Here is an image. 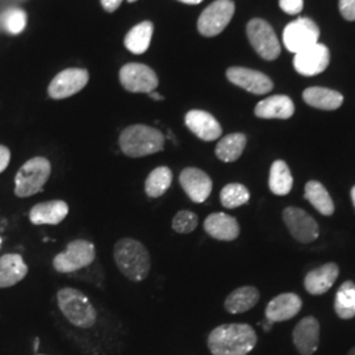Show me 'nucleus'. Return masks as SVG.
I'll return each mask as SVG.
<instances>
[{
    "instance_id": "12",
    "label": "nucleus",
    "mask_w": 355,
    "mask_h": 355,
    "mask_svg": "<svg viewBox=\"0 0 355 355\" xmlns=\"http://www.w3.org/2000/svg\"><path fill=\"white\" fill-rule=\"evenodd\" d=\"M120 82L129 92L149 94L158 87V76L146 64H128L120 70Z\"/></svg>"
},
{
    "instance_id": "30",
    "label": "nucleus",
    "mask_w": 355,
    "mask_h": 355,
    "mask_svg": "<svg viewBox=\"0 0 355 355\" xmlns=\"http://www.w3.org/2000/svg\"><path fill=\"white\" fill-rule=\"evenodd\" d=\"M173 183V171L167 166L155 167L145 180V193L157 199L165 195Z\"/></svg>"
},
{
    "instance_id": "15",
    "label": "nucleus",
    "mask_w": 355,
    "mask_h": 355,
    "mask_svg": "<svg viewBox=\"0 0 355 355\" xmlns=\"http://www.w3.org/2000/svg\"><path fill=\"white\" fill-rule=\"evenodd\" d=\"M227 78L230 83L252 92L254 95L268 94L274 89L272 80L261 71L246 67H230L227 70Z\"/></svg>"
},
{
    "instance_id": "22",
    "label": "nucleus",
    "mask_w": 355,
    "mask_h": 355,
    "mask_svg": "<svg viewBox=\"0 0 355 355\" xmlns=\"http://www.w3.org/2000/svg\"><path fill=\"white\" fill-rule=\"evenodd\" d=\"M254 114L259 119L287 120L295 114V105L287 95H274L255 105Z\"/></svg>"
},
{
    "instance_id": "17",
    "label": "nucleus",
    "mask_w": 355,
    "mask_h": 355,
    "mask_svg": "<svg viewBox=\"0 0 355 355\" xmlns=\"http://www.w3.org/2000/svg\"><path fill=\"white\" fill-rule=\"evenodd\" d=\"M184 123L191 132L203 141H215L223 135V128L209 112L192 110L184 116Z\"/></svg>"
},
{
    "instance_id": "10",
    "label": "nucleus",
    "mask_w": 355,
    "mask_h": 355,
    "mask_svg": "<svg viewBox=\"0 0 355 355\" xmlns=\"http://www.w3.org/2000/svg\"><path fill=\"white\" fill-rule=\"evenodd\" d=\"M283 220L296 241L311 243L318 240L320 236L318 224L304 209L297 207H288L283 211Z\"/></svg>"
},
{
    "instance_id": "44",
    "label": "nucleus",
    "mask_w": 355,
    "mask_h": 355,
    "mask_svg": "<svg viewBox=\"0 0 355 355\" xmlns=\"http://www.w3.org/2000/svg\"><path fill=\"white\" fill-rule=\"evenodd\" d=\"M347 355H355V347H353V349L349 352V354Z\"/></svg>"
},
{
    "instance_id": "35",
    "label": "nucleus",
    "mask_w": 355,
    "mask_h": 355,
    "mask_svg": "<svg viewBox=\"0 0 355 355\" xmlns=\"http://www.w3.org/2000/svg\"><path fill=\"white\" fill-rule=\"evenodd\" d=\"M280 8L288 15H297L304 7V0H279Z\"/></svg>"
},
{
    "instance_id": "41",
    "label": "nucleus",
    "mask_w": 355,
    "mask_h": 355,
    "mask_svg": "<svg viewBox=\"0 0 355 355\" xmlns=\"http://www.w3.org/2000/svg\"><path fill=\"white\" fill-rule=\"evenodd\" d=\"M178 1H182V3H186V4H199L203 0H178Z\"/></svg>"
},
{
    "instance_id": "47",
    "label": "nucleus",
    "mask_w": 355,
    "mask_h": 355,
    "mask_svg": "<svg viewBox=\"0 0 355 355\" xmlns=\"http://www.w3.org/2000/svg\"><path fill=\"white\" fill-rule=\"evenodd\" d=\"M36 355H41V354H36Z\"/></svg>"
},
{
    "instance_id": "20",
    "label": "nucleus",
    "mask_w": 355,
    "mask_h": 355,
    "mask_svg": "<svg viewBox=\"0 0 355 355\" xmlns=\"http://www.w3.org/2000/svg\"><path fill=\"white\" fill-rule=\"evenodd\" d=\"M69 215V205L64 200H49L32 207L29 220L33 225H58Z\"/></svg>"
},
{
    "instance_id": "3",
    "label": "nucleus",
    "mask_w": 355,
    "mask_h": 355,
    "mask_svg": "<svg viewBox=\"0 0 355 355\" xmlns=\"http://www.w3.org/2000/svg\"><path fill=\"white\" fill-rule=\"evenodd\" d=\"M119 145L121 152L130 158H141L162 152L165 148V136L155 128L136 124L125 128L120 137Z\"/></svg>"
},
{
    "instance_id": "9",
    "label": "nucleus",
    "mask_w": 355,
    "mask_h": 355,
    "mask_svg": "<svg viewBox=\"0 0 355 355\" xmlns=\"http://www.w3.org/2000/svg\"><path fill=\"white\" fill-rule=\"evenodd\" d=\"M320 29L315 21L306 17H300L286 26L283 32V44L287 51L299 53L318 42Z\"/></svg>"
},
{
    "instance_id": "38",
    "label": "nucleus",
    "mask_w": 355,
    "mask_h": 355,
    "mask_svg": "<svg viewBox=\"0 0 355 355\" xmlns=\"http://www.w3.org/2000/svg\"><path fill=\"white\" fill-rule=\"evenodd\" d=\"M101 3L107 12H114L121 6L123 0H101Z\"/></svg>"
},
{
    "instance_id": "14",
    "label": "nucleus",
    "mask_w": 355,
    "mask_h": 355,
    "mask_svg": "<svg viewBox=\"0 0 355 355\" xmlns=\"http://www.w3.org/2000/svg\"><path fill=\"white\" fill-rule=\"evenodd\" d=\"M179 183L193 203H204L212 192V179L198 167H186L179 175Z\"/></svg>"
},
{
    "instance_id": "23",
    "label": "nucleus",
    "mask_w": 355,
    "mask_h": 355,
    "mask_svg": "<svg viewBox=\"0 0 355 355\" xmlns=\"http://www.w3.org/2000/svg\"><path fill=\"white\" fill-rule=\"evenodd\" d=\"M28 274L26 261L20 254L0 257V288H8L24 279Z\"/></svg>"
},
{
    "instance_id": "29",
    "label": "nucleus",
    "mask_w": 355,
    "mask_h": 355,
    "mask_svg": "<svg viewBox=\"0 0 355 355\" xmlns=\"http://www.w3.org/2000/svg\"><path fill=\"white\" fill-rule=\"evenodd\" d=\"M153 31H154V26L152 21H142L140 24L133 26L128 32L124 40L125 48L133 54H144L150 46Z\"/></svg>"
},
{
    "instance_id": "37",
    "label": "nucleus",
    "mask_w": 355,
    "mask_h": 355,
    "mask_svg": "<svg viewBox=\"0 0 355 355\" xmlns=\"http://www.w3.org/2000/svg\"><path fill=\"white\" fill-rule=\"evenodd\" d=\"M10 159H11V152L7 146L0 145V173H3L7 166L10 165Z\"/></svg>"
},
{
    "instance_id": "46",
    "label": "nucleus",
    "mask_w": 355,
    "mask_h": 355,
    "mask_svg": "<svg viewBox=\"0 0 355 355\" xmlns=\"http://www.w3.org/2000/svg\"><path fill=\"white\" fill-rule=\"evenodd\" d=\"M1 243H3V239L0 237V249H1Z\"/></svg>"
},
{
    "instance_id": "5",
    "label": "nucleus",
    "mask_w": 355,
    "mask_h": 355,
    "mask_svg": "<svg viewBox=\"0 0 355 355\" xmlns=\"http://www.w3.org/2000/svg\"><path fill=\"white\" fill-rule=\"evenodd\" d=\"M51 165L45 157H35L20 167L15 177V193L29 198L41 192L51 177Z\"/></svg>"
},
{
    "instance_id": "1",
    "label": "nucleus",
    "mask_w": 355,
    "mask_h": 355,
    "mask_svg": "<svg viewBox=\"0 0 355 355\" xmlns=\"http://www.w3.org/2000/svg\"><path fill=\"white\" fill-rule=\"evenodd\" d=\"M258 343L255 330L248 324H224L212 330L207 345L212 355H248Z\"/></svg>"
},
{
    "instance_id": "2",
    "label": "nucleus",
    "mask_w": 355,
    "mask_h": 355,
    "mask_svg": "<svg viewBox=\"0 0 355 355\" xmlns=\"http://www.w3.org/2000/svg\"><path fill=\"white\" fill-rule=\"evenodd\" d=\"M114 258L120 272L132 282H142L150 272V254L142 242L135 239H121L116 242Z\"/></svg>"
},
{
    "instance_id": "4",
    "label": "nucleus",
    "mask_w": 355,
    "mask_h": 355,
    "mask_svg": "<svg viewBox=\"0 0 355 355\" xmlns=\"http://www.w3.org/2000/svg\"><path fill=\"white\" fill-rule=\"evenodd\" d=\"M57 304L64 318L76 328L89 329L98 320V312L89 297L73 287H64L57 292Z\"/></svg>"
},
{
    "instance_id": "24",
    "label": "nucleus",
    "mask_w": 355,
    "mask_h": 355,
    "mask_svg": "<svg viewBox=\"0 0 355 355\" xmlns=\"http://www.w3.org/2000/svg\"><path fill=\"white\" fill-rule=\"evenodd\" d=\"M303 99L308 105L324 111L338 110L343 103V96L338 91L325 87H309L305 89Z\"/></svg>"
},
{
    "instance_id": "39",
    "label": "nucleus",
    "mask_w": 355,
    "mask_h": 355,
    "mask_svg": "<svg viewBox=\"0 0 355 355\" xmlns=\"http://www.w3.org/2000/svg\"><path fill=\"white\" fill-rule=\"evenodd\" d=\"M272 324H274V322H271V321H268V320H265L263 322H261V325L263 327V330H265L266 333L271 330V328H272Z\"/></svg>"
},
{
    "instance_id": "40",
    "label": "nucleus",
    "mask_w": 355,
    "mask_h": 355,
    "mask_svg": "<svg viewBox=\"0 0 355 355\" xmlns=\"http://www.w3.org/2000/svg\"><path fill=\"white\" fill-rule=\"evenodd\" d=\"M148 95H149L152 99H154V101H162V99H164V96H162V95H159V94H158V92H155V91L149 92Z\"/></svg>"
},
{
    "instance_id": "13",
    "label": "nucleus",
    "mask_w": 355,
    "mask_h": 355,
    "mask_svg": "<svg viewBox=\"0 0 355 355\" xmlns=\"http://www.w3.org/2000/svg\"><path fill=\"white\" fill-rule=\"evenodd\" d=\"M329 62V49L320 42L296 53L293 58V66L296 71L305 76H318L327 70Z\"/></svg>"
},
{
    "instance_id": "18",
    "label": "nucleus",
    "mask_w": 355,
    "mask_h": 355,
    "mask_svg": "<svg viewBox=\"0 0 355 355\" xmlns=\"http://www.w3.org/2000/svg\"><path fill=\"white\" fill-rule=\"evenodd\" d=\"M205 233L218 241H234L240 236L237 218L224 212L211 214L204 221Z\"/></svg>"
},
{
    "instance_id": "32",
    "label": "nucleus",
    "mask_w": 355,
    "mask_h": 355,
    "mask_svg": "<svg viewBox=\"0 0 355 355\" xmlns=\"http://www.w3.org/2000/svg\"><path fill=\"white\" fill-rule=\"evenodd\" d=\"M250 200V192L241 183H229L220 192V202L223 207L234 209L245 205Z\"/></svg>"
},
{
    "instance_id": "11",
    "label": "nucleus",
    "mask_w": 355,
    "mask_h": 355,
    "mask_svg": "<svg viewBox=\"0 0 355 355\" xmlns=\"http://www.w3.org/2000/svg\"><path fill=\"white\" fill-rule=\"evenodd\" d=\"M89 71L85 69H66L51 80L48 94L51 99L61 101L70 98L86 87L89 83Z\"/></svg>"
},
{
    "instance_id": "34",
    "label": "nucleus",
    "mask_w": 355,
    "mask_h": 355,
    "mask_svg": "<svg viewBox=\"0 0 355 355\" xmlns=\"http://www.w3.org/2000/svg\"><path fill=\"white\" fill-rule=\"evenodd\" d=\"M199 217L192 211H179L177 215L174 216L171 228L179 234H190L195 229L198 228Z\"/></svg>"
},
{
    "instance_id": "8",
    "label": "nucleus",
    "mask_w": 355,
    "mask_h": 355,
    "mask_svg": "<svg viewBox=\"0 0 355 355\" xmlns=\"http://www.w3.org/2000/svg\"><path fill=\"white\" fill-rule=\"evenodd\" d=\"M234 10L236 7L232 0H216L200 15L198 20L199 32L205 37L220 35L230 23Z\"/></svg>"
},
{
    "instance_id": "25",
    "label": "nucleus",
    "mask_w": 355,
    "mask_h": 355,
    "mask_svg": "<svg viewBox=\"0 0 355 355\" xmlns=\"http://www.w3.org/2000/svg\"><path fill=\"white\" fill-rule=\"evenodd\" d=\"M259 302V291L253 286H243L230 292L225 299V311L232 315L245 313Z\"/></svg>"
},
{
    "instance_id": "26",
    "label": "nucleus",
    "mask_w": 355,
    "mask_h": 355,
    "mask_svg": "<svg viewBox=\"0 0 355 355\" xmlns=\"http://www.w3.org/2000/svg\"><path fill=\"white\" fill-rule=\"evenodd\" d=\"M248 139L243 133H230L223 137L216 145V157L223 162H234L242 155L246 148Z\"/></svg>"
},
{
    "instance_id": "28",
    "label": "nucleus",
    "mask_w": 355,
    "mask_h": 355,
    "mask_svg": "<svg viewBox=\"0 0 355 355\" xmlns=\"http://www.w3.org/2000/svg\"><path fill=\"white\" fill-rule=\"evenodd\" d=\"M293 186V178L288 165L278 159L270 167V177H268V187L274 195L284 196L288 195Z\"/></svg>"
},
{
    "instance_id": "42",
    "label": "nucleus",
    "mask_w": 355,
    "mask_h": 355,
    "mask_svg": "<svg viewBox=\"0 0 355 355\" xmlns=\"http://www.w3.org/2000/svg\"><path fill=\"white\" fill-rule=\"evenodd\" d=\"M38 347H40V340L36 338V340H35V343H33V350H35V352H37Z\"/></svg>"
},
{
    "instance_id": "7",
    "label": "nucleus",
    "mask_w": 355,
    "mask_h": 355,
    "mask_svg": "<svg viewBox=\"0 0 355 355\" xmlns=\"http://www.w3.org/2000/svg\"><path fill=\"white\" fill-rule=\"evenodd\" d=\"M248 38L263 60L274 61L279 57L280 44L274 29L262 19H253L246 26Z\"/></svg>"
},
{
    "instance_id": "16",
    "label": "nucleus",
    "mask_w": 355,
    "mask_h": 355,
    "mask_svg": "<svg viewBox=\"0 0 355 355\" xmlns=\"http://www.w3.org/2000/svg\"><path fill=\"white\" fill-rule=\"evenodd\" d=\"M292 341L300 354H315L320 343V322L318 320L312 316L302 318L293 329Z\"/></svg>"
},
{
    "instance_id": "33",
    "label": "nucleus",
    "mask_w": 355,
    "mask_h": 355,
    "mask_svg": "<svg viewBox=\"0 0 355 355\" xmlns=\"http://www.w3.org/2000/svg\"><path fill=\"white\" fill-rule=\"evenodd\" d=\"M1 23L10 35H19L26 29V13L20 8H11L3 13Z\"/></svg>"
},
{
    "instance_id": "36",
    "label": "nucleus",
    "mask_w": 355,
    "mask_h": 355,
    "mask_svg": "<svg viewBox=\"0 0 355 355\" xmlns=\"http://www.w3.org/2000/svg\"><path fill=\"white\" fill-rule=\"evenodd\" d=\"M340 12L349 21L355 20V0H340Z\"/></svg>"
},
{
    "instance_id": "21",
    "label": "nucleus",
    "mask_w": 355,
    "mask_h": 355,
    "mask_svg": "<svg viewBox=\"0 0 355 355\" xmlns=\"http://www.w3.org/2000/svg\"><path fill=\"white\" fill-rule=\"evenodd\" d=\"M340 268L333 262L318 267L306 274L304 279L305 290L313 296L324 295L334 286Z\"/></svg>"
},
{
    "instance_id": "6",
    "label": "nucleus",
    "mask_w": 355,
    "mask_h": 355,
    "mask_svg": "<svg viewBox=\"0 0 355 355\" xmlns=\"http://www.w3.org/2000/svg\"><path fill=\"white\" fill-rule=\"evenodd\" d=\"M95 258L96 250L92 242L74 240L67 243L64 252L54 257L53 267L60 274H71L92 265Z\"/></svg>"
},
{
    "instance_id": "19",
    "label": "nucleus",
    "mask_w": 355,
    "mask_h": 355,
    "mask_svg": "<svg viewBox=\"0 0 355 355\" xmlns=\"http://www.w3.org/2000/svg\"><path fill=\"white\" fill-rule=\"evenodd\" d=\"M303 306V302L296 293H280L266 306V320L271 322H282L295 318Z\"/></svg>"
},
{
    "instance_id": "43",
    "label": "nucleus",
    "mask_w": 355,
    "mask_h": 355,
    "mask_svg": "<svg viewBox=\"0 0 355 355\" xmlns=\"http://www.w3.org/2000/svg\"><path fill=\"white\" fill-rule=\"evenodd\" d=\"M352 202H353L355 208V186L352 189Z\"/></svg>"
},
{
    "instance_id": "31",
    "label": "nucleus",
    "mask_w": 355,
    "mask_h": 355,
    "mask_svg": "<svg viewBox=\"0 0 355 355\" xmlns=\"http://www.w3.org/2000/svg\"><path fill=\"white\" fill-rule=\"evenodd\" d=\"M334 311L337 316L343 320H350L355 318V283L347 280L341 284L338 288L336 300H334Z\"/></svg>"
},
{
    "instance_id": "27",
    "label": "nucleus",
    "mask_w": 355,
    "mask_h": 355,
    "mask_svg": "<svg viewBox=\"0 0 355 355\" xmlns=\"http://www.w3.org/2000/svg\"><path fill=\"white\" fill-rule=\"evenodd\" d=\"M304 198L321 215L331 216L334 214V202L324 184L318 180H309L305 184Z\"/></svg>"
},
{
    "instance_id": "45",
    "label": "nucleus",
    "mask_w": 355,
    "mask_h": 355,
    "mask_svg": "<svg viewBox=\"0 0 355 355\" xmlns=\"http://www.w3.org/2000/svg\"><path fill=\"white\" fill-rule=\"evenodd\" d=\"M135 1H137V0H128V3H135Z\"/></svg>"
}]
</instances>
